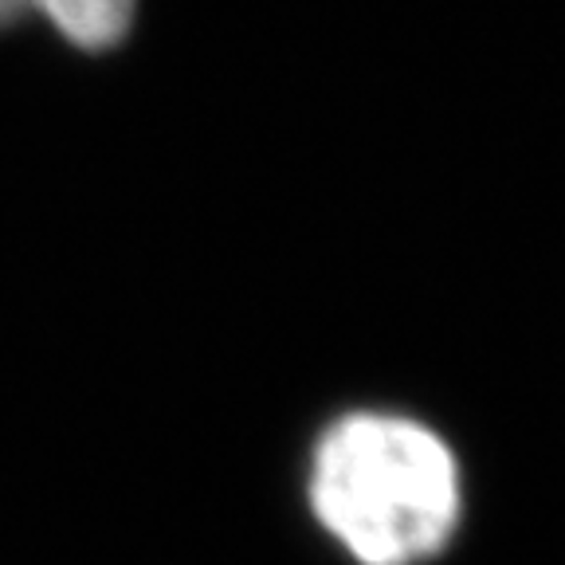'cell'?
Returning a JSON list of instances; mask_svg holds the SVG:
<instances>
[{
  "label": "cell",
  "mask_w": 565,
  "mask_h": 565,
  "mask_svg": "<svg viewBox=\"0 0 565 565\" xmlns=\"http://www.w3.org/2000/svg\"><path fill=\"white\" fill-rule=\"evenodd\" d=\"M307 503L358 565H424L463 522V468L433 424L388 408H353L310 448Z\"/></svg>",
  "instance_id": "1"
},
{
  "label": "cell",
  "mask_w": 565,
  "mask_h": 565,
  "mask_svg": "<svg viewBox=\"0 0 565 565\" xmlns=\"http://www.w3.org/2000/svg\"><path fill=\"white\" fill-rule=\"evenodd\" d=\"M44 20L79 52H115L138 20V0H0V28Z\"/></svg>",
  "instance_id": "2"
}]
</instances>
